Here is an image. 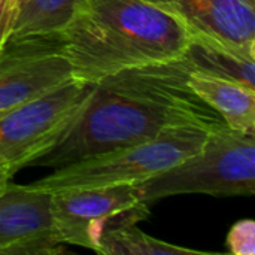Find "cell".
Returning a JSON list of instances; mask_svg holds the SVG:
<instances>
[{"label":"cell","instance_id":"16","mask_svg":"<svg viewBox=\"0 0 255 255\" xmlns=\"http://www.w3.org/2000/svg\"><path fill=\"white\" fill-rule=\"evenodd\" d=\"M12 173L7 170V169H3V167H0V191L7 185V182L12 179Z\"/></svg>","mask_w":255,"mask_h":255},{"label":"cell","instance_id":"2","mask_svg":"<svg viewBox=\"0 0 255 255\" xmlns=\"http://www.w3.org/2000/svg\"><path fill=\"white\" fill-rule=\"evenodd\" d=\"M58 36L73 79L85 84L176 60L191 40L178 18L148 0H79Z\"/></svg>","mask_w":255,"mask_h":255},{"label":"cell","instance_id":"15","mask_svg":"<svg viewBox=\"0 0 255 255\" xmlns=\"http://www.w3.org/2000/svg\"><path fill=\"white\" fill-rule=\"evenodd\" d=\"M18 10H19L18 0H0V51L12 36Z\"/></svg>","mask_w":255,"mask_h":255},{"label":"cell","instance_id":"7","mask_svg":"<svg viewBox=\"0 0 255 255\" xmlns=\"http://www.w3.org/2000/svg\"><path fill=\"white\" fill-rule=\"evenodd\" d=\"M72 81L58 33L9 39L0 51V115Z\"/></svg>","mask_w":255,"mask_h":255},{"label":"cell","instance_id":"8","mask_svg":"<svg viewBox=\"0 0 255 255\" xmlns=\"http://www.w3.org/2000/svg\"><path fill=\"white\" fill-rule=\"evenodd\" d=\"M57 238L51 193L10 181L0 191V255H54L64 251Z\"/></svg>","mask_w":255,"mask_h":255},{"label":"cell","instance_id":"5","mask_svg":"<svg viewBox=\"0 0 255 255\" xmlns=\"http://www.w3.org/2000/svg\"><path fill=\"white\" fill-rule=\"evenodd\" d=\"M94 84L72 81L0 115V167L12 175L54 148L90 100Z\"/></svg>","mask_w":255,"mask_h":255},{"label":"cell","instance_id":"13","mask_svg":"<svg viewBox=\"0 0 255 255\" xmlns=\"http://www.w3.org/2000/svg\"><path fill=\"white\" fill-rule=\"evenodd\" d=\"M78 3L79 0H25L19 6L10 39L58 33Z\"/></svg>","mask_w":255,"mask_h":255},{"label":"cell","instance_id":"3","mask_svg":"<svg viewBox=\"0 0 255 255\" xmlns=\"http://www.w3.org/2000/svg\"><path fill=\"white\" fill-rule=\"evenodd\" d=\"M136 188L148 206L181 194L254 196L255 133L220 124L209 131L199 152L163 173L137 182Z\"/></svg>","mask_w":255,"mask_h":255},{"label":"cell","instance_id":"1","mask_svg":"<svg viewBox=\"0 0 255 255\" xmlns=\"http://www.w3.org/2000/svg\"><path fill=\"white\" fill-rule=\"evenodd\" d=\"M191 69L176 60L131 67L94 84L67 134L31 166L61 167L157 137L169 127L226 124L188 85Z\"/></svg>","mask_w":255,"mask_h":255},{"label":"cell","instance_id":"4","mask_svg":"<svg viewBox=\"0 0 255 255\" xmlns=\"http://www.w3.org/2000/svg\"><path fill=\"white\" fill-rule=\"evenodd\" d=\"M214 127L200 123L173 126L151 140L57 167L31 185L54 193L137 184L199 152Z\"/></svg>","mask_w":255,"mask_h":255},{"label":"cell","instance_id":"9","mask_svg":"<svg viewBox=\"0 0 255 255\" xmlns=\"http://www.w3.org/2000/svg\"><path fill=\"white\" fill-rule=\"evenodd\" d=\"M178 18L191 37L255 55V0H148Z\"/></svg>","mask_w":255,"mask_h":255},{"label":"cell","instance_id":"14","mask_svg":"<svg viewBox=\"0 0 255 255\" xmlns=\"http://www.w3.org/2000/svg\"><path fill=\"white\" fill-rule=\"evenodd\" d=\"M226 245L233 255L255 254V223L253 220H241L232 226Z\"/></svg>","mask_w":255,"mask_h":255},{"label":"cell","instance_id":"11","mask_svg":"<svg viewBox=\"0 0 255 255\" xmlns=\"http://www.w3.org/2000/svg\"><path fill=\"white\" fill-rule=\"evenodd\" d=\"M182 58L191 70L239 82L255 90V55L218 42L191 37Z\"/></svg>","mask_w":255,"mask_h":255},{"label":"cell","instance_id":"10","mask_svg":"<svg viewBox=\"0 0 255 255\" xmlns=\"http://www.w3.org/2000/svg\"><path fill=\"white\" fill-rule=\"evenodd\" d=\"M190 88L215 112L226 126L239 131L255 133V90L239 82L191 70Z\"/></svg>","mask_w":255,"mask_h":255},{"label":"cell","instance_id":"6","mask_svg":"<svg viewBox=\"0 0 255 255\" xmlns=\"http://www.w3.org/2000/svg\"><path fill=\"white\" fill-rule=\"evenodd\" d=\"M57 238L64 245L97 251L103 230L123 218L142 221L149 215L136 184H120L51 193Z\"/></svg>","mask_w":255,"mask_h":255},{"label":"cell","instance_id":"12","mask_svg":"<svg viewBox=\"0 0 255 255\" xmlns=\"http://www.w3.org/2000/svg\"><path fill=\"white\" fill-rule=\"evenodd\" d=\"M131 218H123L108 226L97 247L102 255H205L206 253L172 245L143 233Z\"/></svg>","mask_w":255,"mask_h":255},{"label":"cell","instance_id":"17","mask_svg":"<svg viewBox=\"0 0 255 255\" xmlns=\"http://www.w3.org/2000/svg\"><path fill=\"white\" fill-rule=\"evenodd\" d=\"M18 1H19V6H21V4H22V3H24L25 0H18Z\"/></svg>","mask_w":255,"mask_h":255}]
</instances>
